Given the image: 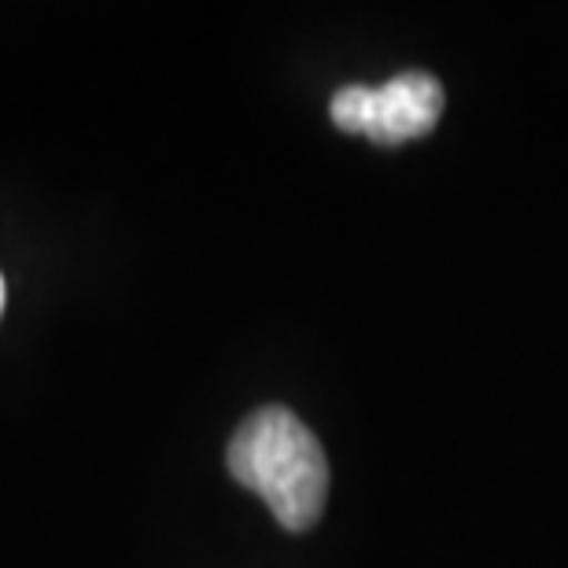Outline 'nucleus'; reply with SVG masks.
<instances>
[{"label":"nucleus","instance_id":"nucleus-1","mask_svg":"<svg viewBox=\"0 0 568 568\" xmlns=\"http://www.w3.org/2000/svg\"><path fill=\"white\" fill-rule=\"evenodd\" d=\"M225 465L236 484L263 498L281 528L306 531L325 514V450L288 406H263L244 417L225 450Z\"/></svg>","mask_w":568,"mask_h":568},{"label":"nucleus","instance_id":"nucleus-2","mask_svg":"<svg viewBox=\"0 0 568 568\" xmlns=\"http://www.w3.org/2000/svg\"><path fill=\"white\" fill-rule=\"evenodd\" d=\"M443 85L428 71L395 74L381 89L344 85L328 104V115L344 133H358L377 144L417 141L436 126L443 115Z\"/></svg>","mask_w":568,"mask_h":568},{"label":"nucleus","instance_id":"nucleus-3","mask_svg":"<svg viewBox=\"0 0 568 568\" xmlns=\"http://www.w3.org/2000/svg\"><path fill=\"white\" fill-rule=\"evenodd\" d=\"M0 311H4V277H0Z\"/></svg>","mask_w":568,"mask_h":568}]
</instances>
